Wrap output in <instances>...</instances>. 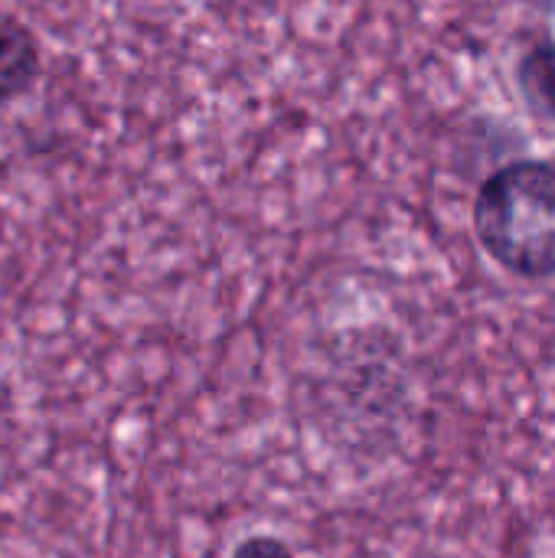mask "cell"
<instances>
[{
	"instance_id": "obj_1",
	"label": "cell",
	"mask_w": 555,
	"mask_h": 558,
	"mask_svg": "<svg viewBox=\"0 0 555 558\" xmlns=\"http://www.w3.org/2000/svg\"><path fill=\"white\" fill-rule=\"evenodd\" d=\"M481 248L517 278L555 275V163L514 160L494 170L474 199Z\"/></svg>"
},
{
	"instance_id": "obj_2",
	"label": "cell",
	"mask_w": 555,
	"mask_h": 558,
	"mask_svg": "<svg viewBox=\"0 0 555 558\" xmlns=\"http://www.w3.org/2000/svg\"><path fill=\"white\" fill-rule=\"evenodd\" d=\"M39 43L13 16H0V105L23 98L39 78Z\"/></svg>"
},
{
	"instance_id": "obj_3",
	"label": "cell",
	"mask_w": 555,
	"mask_h": 558,
	"mask_svg": "<svg viewBox=\"0 0 555 558\" xmlns=\"http://www.w3.org/2000/svg\"><path fill=\"white\" fill-rule=\"evenodd\" d=\"M517 85L530 114L555 121V43H536L517 65Z\"/></svg>"
},
{
	"instance_id": "obj_4",
	"label": "cell",
	"mask_w": 555,
	"mask_h": 558,
	"mask_svg": "<svg viewBox=\"0 0 555 558\" xmlns=\"http://www.w3.org/2000/svg\"><path fill=\"white\" fill-rule=\"evenodd\" d=\"M232 558H294L291 546L278 536H249L236 546Z\"/></svg>"
}]
</instances>
